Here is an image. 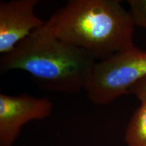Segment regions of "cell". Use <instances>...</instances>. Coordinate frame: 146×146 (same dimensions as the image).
<instances>
[{"label":"cell","instance_id":"obj_1","mask_svg":"<svg viewBox=\"0 0 146 146\" xmlns=\"http://www.w3.org/2000/svg\"><path fill=\"white\" fill-rule=\"evenodd\" d=\"M55 36L102 60L134 46L130 12L117 0H70L45 23Z\"/></svg>","mask_w":146,"mask_h":146},{"label":"cell","instance_id":"obj_2","mask_svg":"<svg viewBox=\"0 0 146 146\" xmlns=\"http://www.w3.org/2000/svg\"><path fill=\"white\" fill-rule=\"evenodd\" d=\"M96 62L85 50L55 36L44 23L1 56L0 70H24L46 90L74 94L85 90Z\"/></svg>","mask_w":146,"mask_h":146},{"label":"cell","instance_id":"obj_3","mask_svg":"<svg viewBox=\"0 0 146 146\" xmlns=\"http://www.w3.org/2000/svg\"><path fill=\"white\" fill-rule=\"evenodd\" d=\"M146 76V51L133 46L94 64L85 85L93 103L105 105L125 94Z\"/></svg>","mask_w":146,"mask_h":146},{"label":"cell","instance_id":"obj_4","mask_svg":"<svg viewBox=\"0 0 146 146\" xmlns=\"http://www.w3.org/2000/svg\"><path fill=\"white\" fill-rule=\"evenodd\" d=\"M47 98H35L29 94H0V146H12L23 125L33 120L47 118L53 110Z\"/></svg>","mask_w":146,"mask_h":146},{"label":"cell","instance_id":"obj_5","mask_svg":"<svg viewBox=\"0 0 146 146\" xmlns=\"http://www.w3.org/2000/svg\"><path fill=\"white\" fill-rule=\"evenodd\" d=\"M38 0L0 1V54L10 52L35 29L44 25L35 13Z\"/></svg>","mask_w":146,"mask_h":146},{"label":"cell","instance_id":"obj_6","mask_svg":"<svg viewBox=\"0 0 146 146\" xmlns=\"http://www.w3.org/2000/svg\"><path fill=\"white\" fill-rule=\"evenodd\" d=\"M127 146H146V102H141L131 117L125 133Z\"/></svg>","mask_w":146,"mask_h":146},{"label":"cell","instance_id":"obj_7","mask_svg":"<svg viewBox=\"0 0 146 146\" xmlns=\"http://www.w3.org/2000/svg\"><path fill=\"white\" fill-rule=\"evenodd\" d=\"M127 3L135 26L146 29V0H129Z\"/></svg>","mask_w":146,"mask_h":146},{"label":"cell","instance_id":"obj_8","mask_svg":"<svg viewBox=\"0 0 146 146\" xmlns=\"http://www.w3.org/2000/svg\"><path fill=\"white\" fill-rule=\"evenodd\" d=\"M129 94L135 95L141 102H146V76L133 85L129 89Z\"/></svg>","mask_w":146,"mask_h":146}]
</instances>
